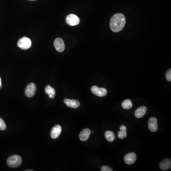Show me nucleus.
<instances>
[{
  "instance_id": "1",
  "label": "nucleus",
  "mask_w": 171,
  "mask_h": 171,
  "mask_svg": "<svg viewBox=\"0 0 171 171\" xmlns=\"http://www.w3.org/2000/svg\"><path fill=\"white\" fill-rule=\"evenodd\" d=\"M126 19L123 14L118 13L112 16L110 21V27L114 33H118L124 28Z\"/></svg>"
},
{
  "instance_id": "20",
  "label": "nucleus",
  "mask_w": 171,
  "mask_h": 171,
  "mask_svg": "<svg viewBox=\"0 0 171 171\" xmlns=\"http://www.w3.org/2000/svg\"><path fill=\"white\" fill-rule=\"evenodd\" d=\"M166 78L167 81H171V69H169L167 72L166 75Z\"/></svg>"
},
{
  "instance_id": "4",
  "label": "nucleus",
  "mask_w": 171,
  "mask_h": 171,
  "mask_svg": "<svg viewBox=\"0 0 171 171\" xmlns=\"http://www.w3.org/2000/svg\"><path fill=\"white\" fill-rule=\"evenodd\" d=\"M66 23L70 26H76L80 24V18L74 14H71L67 16L66 18Z\"/></svg>"
},
{
  "instance_id": "22",
  "label": "nucleus",
  "mask_w": 171,
  "mask_h": 171,
  "mask_svg": "<svg viewBox=\"0 0 171 171\" xmlns=\"http://www.w3.org/2000/svg\"><path fill=\"white\" fill-rule=\"evenodd\" d=\"M2 87V80L1 78H0V89Z\"/></svg>"
},
{
  "instance_id": "13",
  "label": "nucleus",
  "mask_w": 171,
  "mask_h": 171,
  "mask_svg": "<svg viewBox=\"0 0 171 171\" xmlns=\"http://www.w3.org/2000/svg\"><path fill=\"white\" fill-rule=\"evenodd\" d=\"M90 130L88 128L84 129L82 130L79 135L80 140L82 141H87L90 137Z\"/></svg>"
},
{
  "instance_id": "12",
  "label": "nucleus",
  "mask_w": 171,
  "mask_h": 171,
  "mask_svg": "<svg viewBox=\"0 0 171 171\" xmlns=\"http://www.w3.org/2000/svg\"><path fill=\"white\" fill-rule=\"evenodd\" d=\"M147 111V108L146 106H142L139 107L135 110V115L138 119H140L144 116Z\"/></svg>"
},
{
  "instance_id": "6",
  "label": "nucleus",
  "mask_w": 171,
  "mask_h": 171,
  "mask_svg": "<svg viewBox=\"0 0 171 171\" xmlns=\"http://www.w3.org/2000/svg\"><path fill=\"white\" fill-rule=\"evenodd\" d=\"M36 85L34 83H30L26 87L25 90V94L27 97H33L36 92Z\"/></svg>"
},
{
  "instance_id": "9",
  "label": "nucleus",
  "mask_w": 171,
  "mask_h": 171,
  "mask_svg": "<svg viewBox=\"0 0 171 171\" xmlns=\"http://www.w3.org/2000/svg\"><path fill=\"white\" fill-rule=\"evenodd\" d=\"M137 155L134 153H130L125 155L124 157L125 162L127 164H132L137 160Z\"/></svg>"
},
{
  "instance_id": "23",
  "label": "nucleus",
  "mask_w": 171,
  "mask_h": 171,
  "mask_svg": "<svg viewBox=\"0 0 171 171\" xmlns=\"http://www.w3.org/2000/svg\"><path fill=\"white\" fill-rule=\"evenodd\" d=\"M28 1H36V0H28Z\"/></svg>"
},
{
  "instance_id": "3",
  "label": "nucleus",
  "mask_w": 171,
  "mask_h": 171,
  "mask_svg": "<svg viewBox=\"0 0 171 171\" xmlns=\"http://www.w3.org/2000/svg\"><path fill=\"white\" fill-rule=\"evenodd\" d=\"M17 45L21 49L26 50L31 47V41L29 38L24 37L19 40Z\"/></svg>"
},
{
  "instance_id": "10",
  "label": "nucleus",
  "mask_w": 171,
  "mask_h": 171,
  "mask_svg": "<svg viewBox=\"0 0 171 171\" xmlns=\"http://www.w3.org/2000/svg\"><path fill=\"white\" fill-rule=\"evenodd\" d=\"M62 131V128L61 125H55L52 129V131L50 132V136L52 138L56 139L59 137Z\"/></svg>"
},
{
  "instance_id": "8",
  "label": "nucleus",
  "mask_w": 171,
  "mask_h": 171,
  "mask_svg": "<svg viewBox=\"0 0 171 171\" xmlns=\"http://www.w3.org/2000/svg\"><path fill=\"white\" fill-rule=\"evenodd\" d=\"M148 128L152 132H156L158 128L157 125V120L156 118L152 117L148 121Z\"/></svg>"
},
{
  "instance_id": "11",
  "label": "nucleus",
  "mask_w": 171,
  "mask_h": 171,
  "mask_svg": "<svg viewBox=\"0 0 171 171\" xmlns=\"http://www.w3.org/2000/svg\"><path fill=\"white\" fill-rule=\"evenodd\" d=\"M64 102L67 106L73 109H77L80 106V102L77 100L65 99L64 100Z\"/></svg>"
},
{
  "instance_id": "16",
  "label": "nucleus",
  "mask_w": 171,
  "mask_h": 171,
  "mask_svg": "<svg viewBox=\"0 0 171 171\" xmlns=\"http://www.w3.org/2000/svg\"><path fill=\"white\" fill-rule=\"evenodd\" d=\"M105 137L109 142H112L115 139V134L112 131H106L105 133Z\"/></svg>"
},
{
  "instance_id": "15",
  "label": "nucleus",
  "mask_w": 171,
  "mask_h": 171,
  "mask_svg": "<svg viewBox=\"0 0 171 171\" xmlns=\"http://www.w3.org/2000/svg\"><path fill=\"white\" fill-rule=\"evenodd\" d=\"M45 92L46 94L49 95V98L53 99L55 96L56 92L54 88L50 87L49 85H48L45 87Z\"/></svg>"
},
{
  "instance_id": "19",
  "label": "nucleus",
  "mask_w": 171,
  "mask_h": 171,
  "mask_svg": "<svg viewBox=\"0 0 171 171\" xmlns=\"http://www.w3.org/2000/svg\"><path fill=\"white\" fill-rule=\"evenodd\" d=\"M6 128V125L5 121L0 118V130H5Z\"/></svg>"
},
{
  "instance_id": "2",
  "label": "nucleus",
  "mask_w": 171,
  "mask_h": 171,
  "mask_svg": "<svg viewBox=\"0 0 171 171\" xmlns=\"http://www.w3.org/2000/svg\"><path fill=\"white\" fill-rule=\"evenodd\" d=\"M22 162V158L18 155L11 156L7 160V163L11 167L16 168L20 166Z\"/></svg>"
},
{
  "instance_id": "17",
  "label": "nucleus",
  "mask_w": 171,
  "mask_h": 171,
  "mask_svg": "<svg viewBox=\"0 0 171 171\" xmlns=\"http://www.w3.org/2000/svg\"><path fill=\"white\" fill-rule=\"evenodd\" d=\"M122 107L125 109H130L132 108L133 105L132 102L130 100H125L122 104Z\"/></svg>"
},
{
  "instance_id": "21",
  "label": "nucleus",
  "mask_w": 171,
  "mask_h": 171,
  "mask_svg": "<svg viewBox=\"0 0 171 171\" xmlns=\"http://www.w3.org/2000/svg\"><path fill=\"white\" fill-rule=\"evenodd\" d=\"M101 170L102 171H112L113 169L108 166H103L101 168Z\"/></svg>"
},
{
  "instance_id": "5",
  "label": "nucleus",
  "mask_w": 171,
  "mask_h": 171,
  "mask_svg": "<svg viewBox=\"0 0 171 171\" xmlns=\"http://www.w3.org/2000/svg\"><path fill=\"white\" fill-rule=\"evenodd\" d=\"M92 93L94 95H96L97 96L100 97H103L105 96L107 94V91L106 89L103 87H99L96 86H94L91 87Z\"/></svg>"
},
{
  "instance_id": "18",
  "label": "nucleus",
  "mask_w": 171,
  "mask_h": 171,
  "mask_svg": "<svg viewBox=\"0 0 171 171\" xmlns=\"http://www.w3.org/2000/svg\"><path fill=\"white\" fill-rule=\"evenodd\" d=\"M118 135L119 138L121 139L125 138L127 136L126 130H120V131H119V133H118Z\"/></svg>"
},
{
  "instance_id": "14",
  "label": "nucleus",
  "mask_w": 171,
  "mask_h": 171,
  "mask_svg": "<svg viewBox=\"0 0 171 171\" xmlns=\"http://www.w3.org/2000/svg\"><path fill=\"white\" fill-rule=\"evenodd\" d=\"M160 167L161 170L166 171L171 167V159H166L161 162L160 164Z\"/></svg>"
},
{
  "instance_id": "7",
  "label": "nucleus",
  "mask_w": 171,
  "mask_h": 171,
  "mask_svg": "<svg viewBox=\"0 0 171 171\" xmlns=\"http://www.w3.org/2000/svg\"><path fill=\"white\" fill-rule=\"evenodd\" d=\"M54 45L57 51L60 52H63L65 49L64 41L61 38H57L54 42Z\"/></svg>"
}]
</instances>
